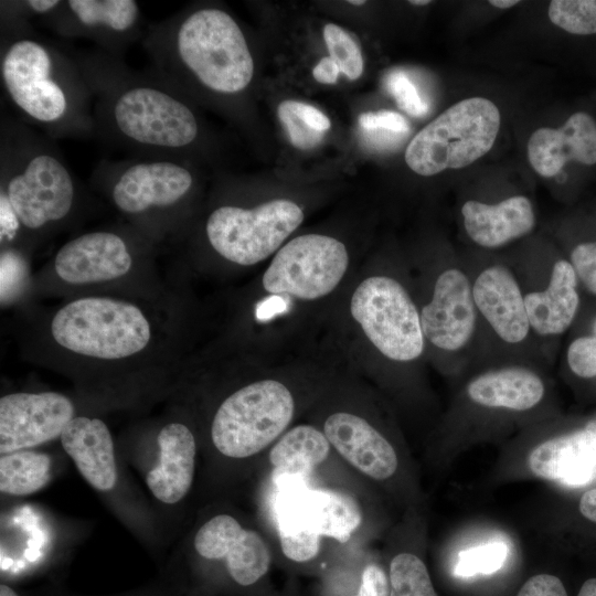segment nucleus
Listing matches in <instances>:
<instances>
[{
    "instance_id": "nucleus-26",
    "label": "nucleus",
    "mask_w": 596,
    "mask_h": 596,
    "mask_svg": "<svg viewBox=\"0 0 596 596\" xmlns=\"http://www.w3.org/2000/svg\"><path fill=\"white\" fill-rule=\"evenodd\" d=\"M286 483V482H285ZM278 496L276 521L284 554L295 562L315 557L320 547V526L313 489L289 482Z\"/></svg>"
},
{
    "instance_id": "nucleus-42",
    "label": "nucleus",
    "mask_w": 596,
    "mask_h": 596,
    "mask_svg": "<svg viewBox=\"0 0 596 596\" xmlns=\"http://www.w3.org/2000/svg\"><path fill=\"white\" fill-rule=\"evenodd\" d=\"M288 103L294 113L310 128L323 134L330 129V119L315 106L297 100H288Z\"/></svg>"
},
{
    "instance_id": "nucleus-19",
    "label": "nucleus",
    "mask_w": 596,
    "mask_h": 596,
    "mask_svg": "<svg viewBox=\"0 0 596 596\" xmlns=\"http://www.w3.org/2000/svg\"><path fill=\"white\" fill-rule=\"evenodd\" d=\"M538 368L528 363L482 366L466 382L465 397L476 406L530 412L546 396V381Z\"/></svg>"
},
{
    "instance_id": "nucleus-29",
    "label": "nucleus",
    "mask_w": 596,
    "mask_h": 596,
    "mask_svg": "<svg viewBox=\"0 0 596 596\" xmlns=\"http://www.w3.org/2000/svg\"><path fill=\"white\" fill-rule=\"evenodd\" d=\"M313 497L321 536L347 542L362 521L356 501L348 493L333 489H316Z\"/></svg>"
},
{
    "instance_id": "nucleus-12",
    "label": "nucleus",
    "mask_w": 596,
    "mask_h": 596,
    "mask_svg": "<svg viewBox=\"0 0 596 596\" xmlns=\"http://www.w3.org/2000/svg\"><path fill=\"white\" fill-rule=\"evenodd\" d=\"M302 210L289 200H274L253 209L220 205L206 217L210 246L224 259L255 265L274 252L304 221Z\"/></svg>"
},
{
    "instance_id": "nucleus-13",
    "label": "nucleus",
    "mask_w": 596,
    "mask_h": 596,
    "mask_svg": "<svg viewBox=\"0 0 596 596\" xmlns=\"http://www.w3.org/2000/svg\"><path fill=\"white\" fill-rule=\"evenodd\" d=\"M349 265L344 244L321 234L300 235L284 245L263 275L264 289L313 300L330 294Z\"/></svg>"
},
{
    "instance_id": "nucleus-40",
    "label": "nucleus",
    "mask_w": 596,
    "mask_h": 596,
    "mask_svg": "<svg viewBox=\"0 0 596 596\" xmlns=\"http://www.w3.org/2000/svg\"><path fill=\"white\" fill-rule=\"evenodd\" d=\"M517 596H567V594L558 577L538 574L524 583Z\"/></svg>"
},
{
    "instance_id": "nucleus-3",
    "label": "nucleus",
    "mask_w": 596,
    "mask_h": 596,
    "mask_svg": "<svg viewBox=\"0 0 596 596\" xmlns=\"http://www.w3.org/2000/svg\"><path fill=\"white\" fill-rule=\"evenodd\" d=\"M0 79L30 127L54 140L96 138L92 95L72 51L34 26L0 32Z\"/></svg>"
},
{
    "instance_id": "nucleus-14",
    "label": "nucleus",
    "mask_w": 596,
    "mask_h": 596,
    "mask_svg": "<svg viewBox=\"0 0 596 596\" xmlns=\"http://www.w3.org/2000/svg\"><path fill=\"white\" fill-rule=\"evenodd\" d=\"M524 299L534 336L550 358V347L567 332L581 308L579 281L566 257L550 260H507Z\"/></svg>"
},
{
    "instance_id": "nucleus-28",
    "label": "nucleus",
    "mask_w": 596,
    "mask_h": 596,
    "mask_svg": "<svg viewBox=\"0 0 596 596\" xmlns=\"http://www.w3.org/2000/svg\"><path fill=\"white\" fill-rule=\"evenodd\" d=\"M51 479V458L35 450H17L0 458V490L10 496H28Z\"/></svg>"
},
{
    "instance_id": "nucleus-1",
    "label": "nucleus",
    "mask_w": 596,
    "mask_h": 596,
    "mask_svg": "<svg viewBox=\"0 0 596 596\" xmlns=\"http://www.w3.org/2000/svg\"><path fill=\"white\" fill-rule=\"evenodd\" d=\"M71 51L92 95L96 138L131 157L188 162L202 127L185 95L97 47Z\"/></svg>"
},
{
    "instance_id": "nucleus-22",
    "label": "nucleus",
    "mask_w": 596,
    "mask_h": 596,
    "mask_svg": "<svg viewBox=\"0 0 596 596\" xmlns=\"http://www.w3.org/2000/svg\"><path fill=\"white\" fill-rule=\"evenodd\" d=\"M329 443L366 476L384 480L397 469V456L389 440L368 421L354 414L330 415L323 426Z\"/></svg>"
},
{
    "instance_id": "nucleus-2",
    "label": "nucleus",
    "mask_w": 596,
    "mask_h": 596,
    "mask_svg": "<svg viewBox=\"0 0 596 596\" xmlns=\"http://www.w3.org/2000/svg\"><path fill=\"white\" fill-rule=\"evenodd\" d=\"M150 71L187 97L194 92L235 97L253 81L254 58L236 20L199 7L149 23L141 39Z\"/></svg>"
},
{
    "instance_id": "nucleus-33",
    "label": "nucleus",
    "mask_w": 596,
    "mask_h": 596,
    "mask_svg": "<svg viewBox=\"0 0 596 596\" xmlns=\"http://www.w3.org/2000/svg\"><path fill=\"white\" fill-rule=\"evenodd\" d=\"M60 2L61 0L1 1L0 32L31 28L33 20L39 22L50 15Z\"/></svg>"
},
{
    "instance_id": "nucleus-43",
    "label": "nucleus",
    "mask_w": 596,
    "mask_h": 596,
    "mask_svg": "<svg viewBox=\"0 0 596 596\" xmlns=\"http://www.w3.org/2000/svg\"><path fill=\"white\" fill-rule=\"evenodd\" d=\"M340 73L339 66L330 56L322 57L312 70L313 78L322 84H334Z\"/></svg>"
},
{
    "instance_id": "nucleus-30",
    "label": "nucleus",
    "mask_w": 596,
    "mask_h": 596,
    "mask_svg": "<svg viewBox=\"0 0 596 596\" xmlns=\"http://www.w3.org/2000/svg\"><path fill=\"white\" fill-rule=\"evenodd\" d=\"M389 596H437L424 562L412 553H401L390 565Z\"/></svg>"
},
{
    "instance_id": "nucleus-20",
    "label": "nucleus",
    "mask_w": 596,
    "mask_h": 596,
    "mask_svg": "<svg viewBox=\"0 0 596 596\" xmlns=\"http://www.w3.org/2000/svg\"><path fill=\"white\" fill-rule=\"evenodd\" d=\"M467 237L485 251L500 249L528 236L536 217L524 195H511L494 203L467 200L460 207Z\"/></svg>"
},
{
    "instance_id": "nucleus-17",
    "label": "nucleus",
    "mask_w": 596,
    "mask_h": 596,
    "mask_svg": "<svg viewBox=\"0 0 596 596\" xmlns=\"http://www.w3.org/2000/svg\"><path fill=\"white\" fill-rule=\"evenodd\" d=\"M134 264L131 241L121 232L97 230L63 244L53 266L56 275L71 285H88L124 277Z\"/></svg>"
},
{
    "instance_id": "nucleus-25",
    "label": "nucleus",
    "mask_w": 596,
    "mask_h": 596,
    "mask_svg": "<svg viewBox=\"0 0 596 596\" xmlns=\"http://www.w3.org/2000/svg\"><path fill=\"white\" fill-rule=\"evenodd\" d=\"M159 461L147 472V486L163 503L179 502L190 490L195 466L196 444L182 423L167 424L158 434Z\"/></svg>"
},
{
    "instance_id": "nucleus-6",
    "label": "nucleus",
    "mask_w": 596,
    "mask_h": 596,
    "mask_svg": "<svg viewBox=\"0 0 596 596\" xmlns=\"http://www.w3.org/2000/svg\"><path fill=\"white\" fill-rule=\"evenodd\" d=\"M92 181L119 213L155 232L173 228L196 184L189 162L138 157L102 160Z\"/></svg>"
},
{
    "instance_id": "nucleus-45",
    "label": "nucleus",
    "mask_w": 596,
    "mask_h": 596,
    "mask_svg": "<svg viewBox=\"0 0 596 596\" xmlns=\"http://www.w3.org/2000/svg\"><path fill=\"white\" fill-rule=\"evenodd\" d=\"M577 596H596V578L587 579Z\"/></svg>"
},
{
    "instance_id": "nucleus-36",
    "label": "nucleus",
    "mask_w": 596,
    "mask_h": 596,
    "mask_svg": "<svg viewBox=\"0 0 596 596\" xmlns=\"http://www.w3.org/2000/svg\"><path fill=\"white\" fill-rule=\"evenodd\" d=\"M385 87L393 96L400 109L412 117H424L429 104L421 95L415 83L403 71H393L385 77Z\"/></svg>"
},
{
    "instance_id": "nucleus-23",
    "label": "nucleus",
    "mask_w": 596,
    "mask_h": 596,
    "mask_svg": "<svg viewBox=\"0 0 596 596\" xmlns=\"http://www.w3.org/2000/svg\"><path fill=\"white\" fill-rule=\"evenodd\" d=\"M528 465L536 477L584 486L596 471V432L588 426L546 439L530 453Z\"/></svg>"
},
{
    "instance_id": "nucleus-47",
    "label": "nucleus",
    "mask_w": 596,
    "mask_h": 596,
    "mask_svg": "<svg viewBox=\"0 0 596 596\" xmlns=\"http://www.w3.org/2000/svg\"><path fill=\"white\" fill-rule=\"evenodd\" d=\"M0 596H19V595L8 585L1 584Z\"/></svg>"
},
{
    "instance_id": "nucleus-16",
    "label": "nucleus",
    "mask_w": 596,
    "mask_h": 596,
    "mask_svg": "<svg viewBox=\"0 0 596 596\" xmlns=\"http://www.w3.org/2000/svg\"><path fill=\"white\" fill-rule=\"evenodd\" d=\"M72 401L57 392L11 393L0 398V453L24 450L60 437L75 417Z\"/></svg>"
},
{
    "instance_id": "nucleus-49",
    "label": "nucleus",
    "mask_w": 596,
    "mask_h": 596,
    "mask_svg": "<svg viewBox=\"0 0 596 596\" xmlns=\"http://www.w3.org/2000/svg\"><path fill=\"white\" fill-rule=\"evenodd\" d=\"M348 2L350 4H353V6H362V4L365 3V1H363V0H356V1L355 0H349Z\"/></svg>"
},
{
    "instance_id": "nucleus-24",
    "label": "nucleus",
    "mask_w": 596,
    "mask_h": 596,
    "mask_svg": "<svg viewBox=\"0 0 596 596\" xmlns=\"http://www.w3.org/2000/svg\"><path fill=\"white\" fill-rule=\"evenodd\" d=\"M60 438L65 453L93 488L109 491L116 486L113 438L102 419L75 416L64 427Z\"/></svg>"
},
{
    "instance_id": "nucleus-21",
    "label": "nucleus",
    "mask_w": 596,
    "mask_h": 596,
    "mask_svg": "<svg viewBox=\"0 0 596 596\" xmlns=\"http://www.w3.org/2000/svg\"><path fill=\"white\" fill-rule=\"evenodd\" d=\"M526 148L530 164L544 178L558 174L570 160L593 166L596 163V123L588 114L577 111L557 129H536Z\"/></svg>"
},
{
    "instance_id": "nucleus-9",
    "label": "nucleus",
    "mask_w": 596,
    "mask_h": 596,
    "mask_svg": "<svg viewBox=\"0 0 596 596\" xmlns=\"http://www.w3.org/2000/svg\"><path fill=\"white\" fill-rule=\"evenodd\" d=\"M500 111L487 98L462 99L418 131L405 150V162L423 177L470 166L493 146Z\"/></svg>"
},
{
    "instance_id": "nucleus-39",
    "label": "nucleus",
    "mask_w": 596,
    "mask_h": 596,
    "mask_svg": "<svg viewBox=\"0 0 596 596\" xmlns=\"http://www.w3.org/2000/svg\"><path fill=\"white\" fill-rule=\"evenodd\" d=\"M359 125L366 131H389L400 135H407L409 131L408 121L401 114L391 110L363 113L359 117Z\"/></svg>"
},
{
    "instance_id": "nucleus-44",
    "label": "nucleus",
    "mask_w": 596,
    "mask_h": 596,
    "mask_svg": "<svg viewBox=\"0 0 596 596\" xmlns=\"http://www.w3.org/2000/svg\"><path fill=\"white\" fill-rule=\"evenodd\" d=\"M579 511L586 519L596 523V488L583 493L579 500Z\"/></svg>"
},
{
    "instance_id": "nucleus-5",
    "label": "nucleus",
    "mask_w": 596,
    "mask_h": 596,
    "mask_svg": "<svg viewBox=\"0 0 596 596\" xmlns=\"http://www.w3.org/2000/svg\"><path fill=\"white\" fill-rule=\"evenodd\" d=\"M479 317V361L538 365L550 360L530 324L519 280L507 260L465 262Z\"/></svg>"
},
{
    "instance_id": "nucleus-31",
    "label": "nucleus",
    "mask_w": 596,
    "mask_h": 596,
    "mask_svg": "<svg viewBox=\"0 0 596 596\" xmlns=\"http://www.w3.org/2000/svg\"><path fill=\"white\" fill-rule=\"evenodd\" d=\"M547 14L552 23L568 33H596V0H553Z\"/></svg>"
},
{
    "instance_id": "nucleus-4",
    "label": "nucleus",
    "mask_w": 596,
    "mask_h": 596,
    "mask_svg": "<svg viewBox=\"0 0 596 596\" xmlns=\"http://www.w3.org/2000/svg\"><path fill=\"white\" fill-rule=\"evenodd\" d=\"M78 181L55 140L1 111L0 206L20 228L36 233L67 221L76 209Z\"/></svg>"
},
{
    "instance_id": "nucleus-38",
    "label": "nucleus",
    "mask_w": 596,
    "mask_h": 596,
    "mask_svg": "<svg viewBox=\"0 0 596 596\" xmlns=\"http://www.w3.org/2000/svg\"><path fill=\"white\" fill-rule=\"evenodd\" d=\"M566 258L572 264L579 285L596 298V240L575 244Z\"/></svg>"
},
{
    "instance_id": "nucleus-48",
    "label": "nucleus",
    "mask_w": 596,
    "mask_h": 596,
    "mask_svg": "<svg viewBox=\"0 0 596 596\" xmlns=\"http://www.w3.org/2000/svg\"><path fill=\"white\" fill-rule=\"evenodd\" d=\"M409 3L413 6H426V4H429L430 1L429 0H412L409 1Z\"/></svg>"
},
{
    "instance_id": "nucleus-27",
    "label": "nucleus",
    "mask_w": 596,
    "mask_h": 596,
    "mask_svg": "<svg viewBox=\"0 0 596 596\" xmlns=\"http://www.w3.org/2000/svg\"><path fill=\"white\" fill-rule=\"evenodd\" d=\"M330 450L326 435L310 425H299L287 432L269 453L277 485L298 481L310 475Z\"/></svg>"
},
{
    "instance_id": "nucleus-32",
    "label": "nucleus",
    "mask_w": 596,
    "mask_h": 596,
    "mask_svg": "<svg viewBox=\"0 0 596 596\" xmlns=\"http://www.w3.org/2000/svg\"><path fill=\"white\" fill-rule=\"evenodd\" d=\"M323 39L330 57L349 79L359 78L363 72V57L356 41L341 26L327 23Z\"/></svg>"
},
{
    "instance_id": "nucleus-37",
    "label": "nucleus",
    "mask_w": 596,
    "mask_h": 596,
    "mask_svg": "<svg viewBox=\"0 0 596 596\" xmlns=\"http://www.w3.org/2000/svg\"><path fill=\"white\" fill-rule=\"evenodd\" d=\"M277 115L290 143L295 148L309 150L322 142L324 134L310 128L294 113L288 100L279 104Z\"/></svg>"
},
{
    "instance_id": "nucleus-34",
    "label": "nucleus",
    "mask_w": 596,
    "mask_h": 596,
    "mask_svg": "<svg viewBox=\"0 0 596 596\" xmlns=\"http://www.w3.org/2000/svg\"><path fill=\"white\" fill-rule=\"evenodd\" d=\"M508 550L500 542L488 543L459 553L455 575L470 577L477 574H491L503 565Z\"/></svg>"
},
{
    "instance_id": "nucleus-35",
    "label": "nucleus",
    "mask_w": 596,
    "mask_h": 596,
    "mask_svg": "<svg viewBox=\"0 0 596 596\" xmlns=\"http://www.w3.org/2000/svg\"><path fill=\"white\" fill-rule=\"evenodd\" d=\"M564 361L575 376L585 380L596 377V316L586 333L578 334L568 342Z\"/></svg>"
},
{
    "instance_id": "nucleus-8",
    "label": "nucleus",
    "mask_w": 596,
    "mask_h": 596,
    "mask_svg": "<svg viewBox=\"0 0 596 596\" xmlns=\"http://www.w3.org/2000/svg\"><path fill=\"white\" fill-rule=\"evenodd\" d=\"M426 345L448 371L479 361V317L465 262L446 258L433 269L426 299L417 306Z\"/></svg>"
},
{
    "instance_id": "nucleus-15",
    "label": "nucleus",
    "mask_w": 596,
    "mask_h": 596,
    "mask_svg": "<svg viewBox=\"0 0 596 596\" xmlns=\"http://www.w3.org/2000/svg\"><path fill=\"white\" fill-rule=\"evenodd\" d=\"M39 23L62 39H85L118 58L145 29L139 3L134 0H64Z\"/></svg>"
},
{
    "instance_id": "nucleus-11",
    "label": "nucleus",
    "mask_w": 596,
    "mask_h": 596,
    "mask_svg": "<svg viewBox=\"0 0 596 596\" xmlns=\"http://www.w3.org/2000/svg\"><path fill=\"white\" fill-rule=\"evenodd\" d=\"M295 401L275 380L241 387L219 406L211 427L215 448L231 458H246L267 447L290 423Z\"/></svg>"
},
{
    "instance_id": "nucleus-41",
    "label": "nucleus",
    "mask_w": 596,
    "mask_h": 596,
    "mask_svg": "<svg viewBox=\"0 0 596 596\" xmlns=\"http://www.w3.org/2000/svg\"><path fill=\"white\" fill-rule=\"evenodd\" d=\"M389 592V582L383 570L374 564L368 565L355 596H387Z\"/></svg>"
},
{
    "instance_id": "nucleus-7",
    "label": "nucleus",
    "mask_w": 596,
    "mask_h": 596,
    "mask_svg": "<svg viewBox=\"0 0 596 596\" xmlns=\"http://www.w3.org/2000/svg\"><path fill=\"white\" fill-rule=\"evenodd\" d=\"M50 332L68 352L104 361L132 358L152 339L143 310L110 297H83L65 304L53 316Z\"/></svg>"
},
{
    "instance_id": "nucleus-46",
    "label": "nucleus",
    "mask_w": 596,
    "mask_h": 596,
    "mask_svg": "<svg viewBox=\"0 0 596 596\" xmlns=\"http://www.w3.org/2000/svg\"><path fill=\"white\" fill-rule=\"evenodd\" d=\"M489 3L499 9H508L519 3L518 0H491Z\"/></svg>"
},
{
    "instance_id": "nucleus-10",
    "label": "nucleus",
    "mask_w": 596,
    "mask_h": 596,
    "mask_svg": "<svg viewBox=\"0 0 596 596\" xmlns=\"http://www.w3.org/2000/svg\"><path fill=\"white\" fill-rule=\"evenodd\" d=\"M350 310L372 345L389 361L407 364L426 350L419 311L397 278L374 275L354 290Z\"/></svg>"
},
{
    "instance_id": "nucleus-18",
    "label": "nucleus",
    "mask_w": 596,
    "mask_h": 596,
    "mask_svg": "<svg viewBox=\"0 0 596 596\" xmlns=\"http://www.w3.org/2000/svg\"><path fill=\"white\" fill-rule=\"evenodd\" d=\"M196 552L209 560H225L231 577L248 586L263 577L270 564V553L263 538L241 526L227 514L206 521L194 538Z\"/></svg>"
}]
</instances>
